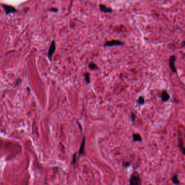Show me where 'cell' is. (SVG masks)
Here are the masks:
<instances>
[{"label":"cell","mask_w":185,"mask_h":185,"mask_svg":"<svg viewBox=\"0 0 185 185\" xmlns=\"http://www.w3.org/2000/svg\"><path fill=\"white\" fill-rule=\"evenodd\" d=\"M130 185H142V180L137 173L132 174L130 181Z\"/></svg>","instance_id":"1"},{"label":"cell","mask_w":185,"mask_h":185,"mask_svg":"<svg viewBox=\"0 0 185 185\" xmlns=\"http://www.w3.org/2000/svg\"><path fill=\"white\" fill-rule=\"evenodd\" d=\"M177 60V57L175 55H172L170 56L169 59V66L171 70L173 73H177V70L175 66V63Z\"/></svg>","instance_id":"2"},{"label":"cell","mask_w":185,"mask_h":185,"mask_svg":"<svg viewBox=\"0 0 185 185\" xmlns=\"http://www.w3.org/2000/svg\"><path fill=\"white\" fill-rule=\"evenodd\" d=\"M123 44H124L118 40H112L105 41L104 46L107 47H112L115 46H122Z\"/></svg>","instance_id":"3"},{"label":"cell","mask_w":185,"mask_h":185,"mask_svg":"<svg viewBox=\"0 0 185 185\" xmlns=\"http://www.w3.org/2000/svg\"><path fill=\"white\" fill-rule=\"evenodd\" d=\"M2 7L4 9V11L7 15L10 13H14L16 12V9L11 6H8L7 4H2Z\"/></svg>","instance_id":"4"},{"label":"cell","mask_w":185,"mask_h":185,"mask_svg":"<svg viewBox=\"0 0 185 185\" xmlns=\"http://www.w3.org/2000/svg\"><path fill=\"white\" fill-rule=\"evenodd\" d=\"M99 8L100 11L105 13H111L112 12V9L110 7H107L104 4L99 3Z\"/></svg>","instance_id":"5"},{"label":"cell","mask_w":185,"mask_h":185,"mask_svg":"<svg viewBox=\"0 0 185 185\" xmlns=\"http://www.w3.org/2000/svg\"><path fill=\"white\" fill-rule=\"evenodd\" d=\"M56 50V43L54 41H52V43H51L50 46L49 47L48 52V57L49 59H51L52 58L53 54H54Z\"/></svg>","instance_id":"6"},{"label":"cell","mask_w":185,"mask_h":185,"mask_svg":"<svg viewBox=\"0 0 185 185\" xmlns=\"http://www.w3.org/2000/svg\"><path fill=\"white\" fill-rule=\"evenodd\" d=\"M161 98V100L163 102H166V101H168L169 99H170V95L168 93V92L165 91V90H163L162 92V94L161 95V96H160Z\"/></svg>","instance_id":"7"},{"label":"cell","mask_w":185,"mask_h":185,"mask_svg":"<svg viewBox=\"0 0 185 185\" xmlns=\"http://www.w3.org/2000/svg\"><path fill=\"white\" fill-rule=\"evenodd\" d=\"M85 146V137H84L83 140V141H82V143L81 144L80 149H79V154H83L84 153Z\"/></svg>","instance_id":"8"},{"label":"cell","mask_w":185,"mask_h":185,"mask_svg":"<svg viewBox=\"0 0 185 185\" xmlns=\"http://www.w3.org/2000/svg\"><path fill=\"white\" fill-rule=\"evenodd\" d=\"M132 139L135 142H141L142 141V137L138 133H133L132 135Z\"/></svg>","instance_id":"9"},{"label":"cell","mask_w":185,"mask_h":185,"mask_svg":"<svg viewBox=\"0 0 185 185\" xmlns=\"http://www.w3.org/2000/svg\"><path fill=\"white\" fill-rule=\"evenodd\" d=\"M172 181L173 182V183L174 184H175V185H178L179 184L180 182L179 180L178 179V177L177 175H174V176H173V177L172 178Z\"/></svg>","instance_id":"10"},{"label":"cell","mask_w":185,"mask_h":185,"mask_svg":"<svg viewBox=\"0 0 185 185\" xmlns=\"http://www.w3.org/2000/svg\"><path fill=\"white\" fill-rule=\"evenodd\" d=\"M88 67L92 70H97L99 69L97 65L94 63H91L88 65Z\"/></svg>","instance_id":"11"},{"label":"cell","mask_w":185,"mask_h":185,"mask_svg":"<svg viewBox=\"0 0 185 185\" xmlns=\"http://www.w3.org/2000/svg\"><path fill=\"white\" fill-rule=\"evenodd\" d=\"M137 104L139 105H143L145 103V97L143 96H140L137 100Z\"/></svg>","instance_id":"12"},{"label":"cell","mask_w":185,"mask_h":185,"mask_svg":"<svg viewBox=\"0 0 185 185\" xmlns=\"http://www.w3.org/2000/svg\"><path fill=\"white\" fill-rule=\"evenodd\" d=\"M84 78H85V80L87 84H90L91 80H90V73L89 72H85L84 75Z\"/></svg>","instance_id":"13"},{"label":"cell","mask_w":185,"mask_h":185,"mask_svg":"<svg viewBox=\"0 0 185 185\" xmlns=\"http://www.w3.org/2000/svg\"><path fill=\"white\" fill-rule=\"evenodd\" d=\"M130 118H131L132 122L134 123L135 121V118H136V115L134 114V113L131 112V114L130 115Z\"/></svg>","instance_id":"14"},{"label":"cell","mask_w":185,"mask_h":185,"mask_svg":"<svg viewBox=\"0 0 185 185\" xmlns=\"http://www.w3.org/2000/svg\"><path fill=\"white\" fill-rule=\"evenodd\" d=\"M130 166V163L129 162H124L123 163V166L124 167H128Z\"/></svg>","instance_id":"15"},{"label":"cell","mask_w":185,"mask_h":185,"mask_svg":"<svg viewBox=\"0 0 185 185\" xmlns=\"http://www.w3.org/2000/svg\"><path fill=\"white\" fill-rule=\"evenodd\" d=\"M76 156H77V154H75V155L73 156V160H72V163L75 164L76 161Z\"/></svg>","instance_id":"16"},{"label":"cell","mask_w":185,"mask_h":185,"mask_svg":"<svg viewBox=\"0 0 185 185\" xmlns=\"http://www.w3.org/2000/svg\"><path fill=\"white\" fill-rule=\"evenodd\" d=\"M50 11H52L53 12H57L58 11V8H51L49 9Z\"/></svg>","instance_id":"17"},{"label":"cell","mask_w":185,"mask_h":185,"mask_svg":"<svg viewBox=\"0 0 185 185\" xmlns=\"http://www.w3.org/2000/svg\"><path fill=\"white\" fill-rule=\"evenodd\" d=\"M181 45H182V47H184V45H185V44H184V41L183 40V41H182V42L181 43Z\"/></svg>","instance_id":"18"},{"label":"cell","mask_w":185,"mask_h":185,"mask_svg":"<svg viewBox=\"0 0 185 185\" xmlns=\"http://www.w3.org/2000/svg\"><path fill=\"white\" fill-rule=\"evenodd\" d=\"M150 185H151V184H150Z\"/></svg>","instance_id":"19"}]
</instances>
